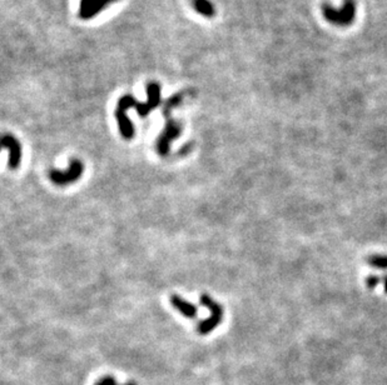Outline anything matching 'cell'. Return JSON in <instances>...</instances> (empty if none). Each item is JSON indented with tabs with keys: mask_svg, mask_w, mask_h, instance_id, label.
I'll return each instance as SVG.
<instances>
[{
	"mask_svg": "<svg viewBox=\"0 0 387 385\" xmlns=\"http://www.w3.org/2000/svg\"><path fill=\"white\" fill-rule=\"evenodd\" d=\"M161 85L157 81H150V83L147 84L148 98H147V101H144V103H139L132 95H123L121 99L118 100L117 108H115V119H117L118 128H119V131H121L122 137L124 139H133L135 133L132 120L129 119L128 115H127V110L133 108L135 109V111L142 118H146L150 111H153L155 108L161 105Z\"/></svg>",
	"mask_w": 387,
	"mask_h": 385,
	"instance_id": "1",
	"label": "cell"
},
{
	"mask_svg": "<svg viewBox=\"0 0 387 385\" xmlns=\"http://www.w3.org/2000/svg\"><path fill=\"white\" fill-rule=\"evenodd\" d=\"M181 100L182 95L175 94L171 99L167 100L166 104H164L163 113L167 118V123L163 131H162V134L159 135V138L157 140V151L158 154L162 155V157H167V155L170 154L171 143H172L173 140L177 139V138H179V135L182 133L181 125L170 115L172 109L181 104Z\"/></svg>",
	"mask_w": 387,
	"mask_h": 385,
	"instance_id": "2",
	"label": "cell"
},
{
	"mask_svg": "<svg viewBox=\"0 0 387 385\" xmlns=\"http://www.w3.org/2000/svg\"><path fill=\"white\" fill-rule=\"evenodd\" d=\"M322 14L328 23L336 26H350L356 18L355 0H344L341 9H336L330 4L322 5Z\"/></svg>",
	"mask_w": 387,
	"mask_h": 385,
	"instance_id": "3",
	"label": "cell"
},
{
	"mask_svg": "<svg viewBox=\"0 0 387 385\" xmlns=\"http://www.w3.org/2000/svg\"><path fill=\"white\" fill-rule=\"evenodd\" d=\"M199 300H201L202 305L206 306L211 313L210 318H207L206 320H202V322L198 324V328H197L198 333L201 334V335H206V334H210L211 331L215 330V329L222 323V320H223V308H222L221 304H218L217 302H215V300L206 293L201 294Z\"/></svg>",
	"mask_w": 387,
	"mask_h": 385,
	"instance_id": "4",
	"label": "cell"
},
{
	"mask_svg": "<svg viewBox=\"0 0 387 385\" xmlns=\"http://www.w3.org/2000/svg\"><path fill=\"white\" fill-rule=\"evenodd\" d=\"M84 171V165L81 160L72 159L69 168L66 170H53L49 171V178L55 185H68L77 182L82 177Z\"/></svg>",
	"mask_w": 387,
	"mask_h": 385,
	"instance_id": "5",
	"label": "cell"
},
{
	"mask_svg": "<svg viewBox=\"0 0 387 385\" xmlns=\"http://www.w3.org/2000/svg\"><path fill=\"white\" fill-rule=\"evenodd\" d=\"M1 145L9 150V168L15 170L22 163V144L12 134H4L1 138Z\"/></svg>",
	"mask_w": 387,
	"mask_h": 385,
	"instance_id": "6",
	"label": "cell"
},
{
	"mask_svg": "<svg viewBox=\"0 0 387 385\" xmlns=\"http://www.w3.org/2000/svg\"><path fill=\"white\" fill-rule=\"evenodd\" d=\"M118 0H81L79 5V18L83 20H89L94 18L98 13L110 4L115 3Z\"/></svg>",
	"mask_w": 387,
	"mask_h": 385,
	"instance_id": "7",
	"label": "cell"
},
{
	"mask_svg": "<svg viewBox=\"0 0 387 385\" xmlns=\"http://www.w3.org/2000/svg\"><path fill=\"white\" fill-rule=\"evenodd\" d=\"M171 304H172L173 308L177 309L183 317L190 318V319H193V318L197 317V306L193 305L192 303L184 300L183 298H181L179 295H177V294L171 295Z\"/></svg>",
	"mask_w": 387,
	"mask_h": 385,
	"instance_id": "8",
	"label": "cell"
},
{
	"mask_svg": "<svg viewBox=\"0 0 387 385\" xmlns=\"http://www.w3.org/2000/svg\"><path fill=\"white\" fill-rule=\"evenodd\" d=\"M192 5L198 14L206 18H213L215 15V8L210 0H192Z\"/></svg>",
	"mask_w": 387,
	"mask_h": 385,
	"instance_id": "9",
	"label": "cell"
},
{
	"mask_svg": "<svg viewBox=\"0 0 387 385\" xmlns=\"http://www.w3.org/2000/svg\"><path fill=\"white\" fill-rule=\"evenodd\" d=\"M368 265L380 270H386L387 269V255L384 254H373L367 258Z\"/></svg>",
	"mask_w": 387,
	"mask_h": 385,
	"instance_id": "10",
	"label": "cell"
},
{
	"mask_svg": "<svg viewBox=\"0 0 387 385\" xmlns=\"http://www.w3.org/2000/svg\"><path fill=\"white\" fill-rule=\"evenodd\" d=\"M366 283H367V286H368V288L373 289L380 284V278L376 277V275H370V277L367 278Z\"/></svg>",
	"mask_w": 387,
	"mask_h": 385,
	"instance_id": "11",
	"label": "cell"
},
{
	"mask_svg": "<svg viewBox=\"0 0 387 385\" xmlns=\"http://www.w3.org/2000/svg\"><path fill=\"white\" fill-rule=\"evenodd\" d=\"M95 385H118L117 380L113 377H104L101 380H98Z\"/></svg>",
	"mask_w": 387,
	"mask_h": 385,
	"instance_id": "12",
	"label": "cell"
},
{
	"mask_svg": "<svg viewBox=\"0 0 387 385\" xmlns=\"http://www.w3.org/2000/svg\"><path fill=\"white\" fill-rule=\"evenodd\" d=\"M384 284H385V291H386V293H387V277L385 278V283H384Z\"/></svg>",
	"mask_w": 387,
	"mask_h": 385,
	"instance_id": "13",
	"label": "cell"
},
{
	"mask_svg": "<svg viewBox=\"0 0 387 385\" xmlns=\"http://www.w3.org/2000/svg\"><path fill=\"white\" fill-rule=\"evenodd\" d=\"M124 385H138V384L135 382H128V383H126Z\"/></svg>",
	"mask_w": 387,
	"mask_h": 385,
	"instance_id": "14",
	"label": "cell"
}]
</instances>
